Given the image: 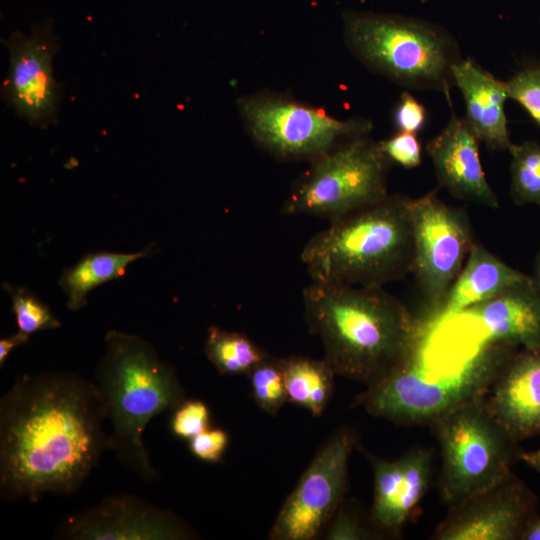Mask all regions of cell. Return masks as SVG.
Wrapping results in <instances>:
<instances>
[{"label":"cell","mask_w":540,"mask_h":540,"mask_svg":"<svg viewBox=\"0 0 540 540\" xmlns=\"http://www.w3.org/2000/svg\"><path fill=\"white\" fill-rule=\"evenodd\" d=\"M106 419L95 382L64 371L19 376L0 399V498L75 493L108 449Z\"/></svg>","instance_id":"cell-1"},{"label":"cell","mask_w":540,"mask_h":540,"mask_svg":"<svg viewBox=\"0 0 540 540\" xmlns=\"http://www.w3.org/2000/svg\"><path fill=\"white\" fill-rule=\"evenodd\" d=\"M305 320L336 375L373 385L395 370L424 333L422 319L383 288L313 282L303 290Z\"/></svg>","instance_id":"cell-2"},{"label":"cell","mask_w":540,"mask_h":540,"mask_svg":"<svg viewBox=\"0 0 540 540\" xmlns=\"http://www.w3.org/2000/svg\"><path fill=\"white\" fill-rule=\"evenodd\" d=\"M95 375L111 423L108 449L143 482L157 481L160 475L143 434L153 417L174 410L185 400L175 369L144 338L110 330Z\"/></svg>","instance_id":"cell-3"},{"label":"cell","mask_w":540,"mask_h":540,"mask_svg":"<svg viewBox=\"0 0 540 540\" xmlns=\"http://www.w3.org/2000/svg\"><path fill=\"white\" fill-rule=\"evenodd\" d=\"M411 198L384 199L330 221L304 246L301 260L311 281L383 288L412 272Z\"/></svg>","instance_id":"cell-4"},{"label":"cell","mask_w":540,"mask_h":540,"mask_svg":"<svg viewBox=\"0 0 540 540\" xmlns=\"http://www.w3.org/2000/svg\"><path fill=\"white\" fill-rule=\"evenodd\" d=\"M424 334V333H423ZM423 335L407 358L387 377L367 386L354 405L398 425H431L456 407L485 396L518 348L491 343L460 367L434 362Z\"/></svg>","instance_id":"cell-5"},{"label":"cell","mask_w":540,"mask_h":540,"mask_svg":"<svg viewBox=\"0 0 540 540\" xmlns=\"http://www.w3.org/2000/svg\"><path fill=\"white\" fill-rule=\"evenodd\" d=\"M343 35L349 51L372 72L408 89L441 92L451 106L452 67L462 58L443 27L415 17L350 11Z\"/></svg>","instance_id":"cell-6"},{"label":"cell","mask_w":540,"mask_h":540,"mask_svg":"<svg viewBox=\"0 0 540 540\" xmlns=\"http://www.w3.org/2000/svg\"><path fill=\"white\" fill-rule=\"evenodd\" d=\"M430 427L439 447V489L447 506L499 482L521 460L519 442L491 414L485 396L456 407Z\"/></svg>","instance_id":"cell-7"},{"label":"cell","mask_w":540,"mask_h":540,"mask_svg":"<svg viewBox=\"0 0 540 540\" xmlns=\"http://www.w3.org/2000/svg\"><path fill=\"white\" fill-rule=\"evenodd\" d=\"M491 343L540 349V295L532 277L426 329L432 359L459 367Z\"/></svg>","instance_id":"cell-8"},{"label":"cell","mask_w":540,"mask_h":540,"mask_svg":"<svg viewBox=\"0 0 540 540\" xmlns=\"http://www.w3.org/2000/svg\"><path fill=\"white\" fill-rule=\"evenodd\" d=\"M390 160L378 142L361 136L312 160L283 204L287 215L330 221L384 199Z\"/></svg>","instance_id":"cell-9"},{"label":"cell","mask_w":540,"mask_h":540,"mask_svg":"<svg viewBox=\"0 0 540 540\" xmlns=\"http://www.w3.org/2000/svg\"><path fill=\"white\" fill-rule=\"evenodd\" d=\"M237 105L255 142L283 159L313 160L342 141L366 136L372 128L368 120H340L323 109L272 94L247 95Z\"/></svg>","instance_id":"cell-10"},{"label":"cell","mask_w":540,"mask_h":540,"mask_svg":"<svg viewBox=\"0 0 540 540\" xmlns=\"http://www.w3.org/2000/svg\"><path fill=\"white\" fill-rule=\"evenodd\" d=\"M414 254L412 274L426 304L429 326L442 308L475 240L466 213L429 192L411 198Z\"/></svg>","instance_id":"cell-11"},{"label":"cell","mask_w":540,"mask_h":540,"mask_svg":"<svg viewBox=\"0 0 540 540\" xmlns=\"http://www.w3.org/2000/svg\"><path fill=\"white\" fill-rule=\"evenodd\" d=\"M356 442L345 427L323 444L281 507L270 539L312 540L321 534L343 502Z\"/></svg>","instance_id":"cell-12"},{"label":"cell","mask_w":540,"mask_h":540,"mask_svg":"<svg viewBox=\"0 0 540 540\" xmlns=\"http://www.w3.org/2000/svg\"><path fill=\"white\" fill-rule=\"evenodd\" d=\"M537 516V498L513 472L448 506L432 540H521Z\"/></svg>","instance_id":"cell-13"},{"label":"cell","mask_w":540,"mask_h":540,"mask_svg":"<svg viewBox=\"0 0 540 540\" xmlns=\"http://www.w3.org/2000/svg\"><path fill=\"white\" fill-rule=\"evenodd\" d=\"M3 44L10 64L1 88L2 98L30 125L44 128L54 124L61 92L52 65L59 43L51 27H36L30 35L16 32Z\"/></svg>","instance_id":"cell-14"},{"label":"cell","mask_w":540,"mask_h":540,"mask_svg":"<svg viewBox=\"0 0 540 540\" xmlns=\"http://www.w3.org/2000/svg\"><path fill=\"white\" fill-rule=\"evenodd\" d=\"M55 538L68 540H188L195 531L171 511L121 493L63 519Z\"/></svg>","instance_id":"cell-15"},{"label":"cell","mask_w":540,"mask_h":540,"mask_svg":"<svg viewBox=\"0 0 540 540\" xmlns=\"http://www.w3.org/2000/svg\"><path fill=\"white\" fill-rule=\"evenodd\" d=\"M371 464L374 486L369 521L380 536H399L430 487L433 454L415 447L395 460L371 457Z\"/></svg>","instance_id":"cell-16"},{"label":"cell","mask_w":540,"mask_h":540,"mask_svg":"<svg viewBox=\"0 0 540 540\" xmlns=\"http://www.w3.org/2000/svg\"><path fill=\"white\" fill-rule=\"evenodd\" d=\"M479 139L465 117L452 114L443 130L430 139L426 151L440 187L456 199L497 209L479 155Z\"/></svg>","instance_id":"cell-17"},{"label":"cell","mask_w":540,"mask_h":540,"mask_svg":"<svg viewBox=\"0 0 540 540\" xmlns=\"http://www.w3.org/2000/svg\"><path fill=\"white\" fill-rule=\"evenodd\" d=\"M485 402L518 442L540 436V349L517 350L492 382Z\"/></svg>","instance_id":"cell-18"},{"label":"cell","mask_w":540,"mask_h":540,"mask_svg":"<svg viewBox=\"0 0 540 540\" xmlns=\"http://www.w3.org/2000/svg\"><path fill=\"white\" fill-rule=\"evenodd\" d=\"M452 74L465 102V119L479 141L491 150H508L512 142L505 114L507 83L471 58L455 63Z\"/></svg>","instance_id":"cell-19"},{"label":"cell","mask_w":540,"mask_h":540,"mask_svg":"<svg viewBox=\"0 0 540 540\" xmlns=\"http://www.w3.org/2000/svg\"><path fill=\"white\" fill-rule=\"evenodd\" d=\"M528 278L530 276L509 266L475 241L442 308L427 328L430 329Z\"/></svg>","instance_id":"cell-20"},{"label":"cell","mask_w":540,"mask_h":540,"mask_svg":"<svg viewBox=\"0 0 540 540\" xmlns=\"http://www.w3.org/2000/svg\"><path fill=\"white\" fill-rule=\"evenodd\" d=\"M154 244L137 252H91L66 268L59 286L66 296V306L78 311L87 304L88 294L99 285L122 277L129 264L154 254Z\"/></svg>","instance_id":"cell-21"},{"label":"cell","mask_w":540,"mask_h":540,"mask_svg":"<svg viewBox=\"0 0 540 540\" xmlns=\"http://www.w3.org/2000/svg\"><path fill=\"white\" fill-rule=\"evenodd\" d=\"M288 401L320 416L327 407L336 375L325 359L304 356L282 358Z\"/></svg>","instance_id":"cell-22"},{"label":"cell","mask_w":540,"mask_h":540,"mask_svg":"<svg viewBox=\"0 0 540 540\" xmlns=\"http://www.w3.org/2000/svg\"><path fill=\"white\" fill-rule=\"evenodd\" d=\"M204 353L214 367L225 375H248L269 355L246 335L216 326L208 328Z\"/></svg>","instance_id":"cell-23"},{"label":"cell","mask_w":540,"mask_h":540,"mask_svg":"<svg viewBox=\"0 0 540 540\" xmlns=\"http://www.w3.org/2000/svg\"><path fill=\"white\" fill-rule=\"evenodd\" d=\"M510 196L517 205L540 206V144L527 140L511 144Z\"/></svg>","instance_id":"cell-24"},{"label":"cell","mask_w":540,"mask_h":540,"mask_svg":"<svg viewBox=\"0 0 540 540\" xmlns=\"http://www.w3.org/2000/svg\"><path fill=\"white\" fill-rule=\"evenodd\" d=\"M252 397L260 409L275 415L288 401L282 358L268 355L247 375Z\"/></svg>","instance_id":"cell-25"},{"label":"cell","mask_w":540,"mask_h":540,"mask_svg":"<svg viewBox=\"0 0 540 540\" xmlns=\"http://www.w3.org/2000/svg\"><path fill=\"white\" fill-rule=\"evenodd\" d=\"M3 289L10 296L19 331L31 335L37 331L61 327V322L50 307L29 289L9 283H4Z\"/></svg>","instance_id":"cell-26"},{"label":"cell","mask_w":540,"mask_h":540,"mask_svg":"<svg viewBox=\"0 0 540 540\" xmlns=\"http://www.w3.org/2000/svg\"><path fill=\"white\" fill-rule=\"evenodd\" d=\"M506 83L509 98L518 102L540 126V61L526 65Z\"/></svg>","instance_id":"cell-27"},{"label":"cell","mask_w":540,"mask_h":540,"mask_svg":"<svg viewBox=\"0 0 540 540\" xmlns=\"http://www.w3.org/2000/svg\"><path fill=\"white\" fill-rule=\"evenodd\" d=\"M209 425V409L204 402L196 399H185L173 410L170 420L171 432L176 437L188 441L210 428Z\"/></svg>","instance_id":"cell-28"},{"label":"cell","mask_w":540,"mask_h":540,"mask_svg":"<svg viewBox=\"0 0 540 540\" xmlns=\"http://www.w3.org/2000/svg\"><path fill=\"white\" fill-rule=\"evenodd\" d=\"M328 525L326 539L329 540H364L380 536L349 506L340 505Z\"/></svg>","instance_id":"cell-29"},{"label":"cell","mask_w":540,"mask_h":540,"mask_svg":"<svg viewBox=\"0 0 540 540\" xmlns=\"http://www.w3.org/2000/svg\"><path fill=\"white\" fill-rule=\"evenodd\" d=\"M381 151L390 160L404 168L421 164L422 147L416 133L399 131L389 139L378 142Z\"/></svg>","instance_id":"cell-30"},{"label":"cell","mask_w":540,"mask_h":540,"mask_svg":"<svg viewBox=\"0 0 540 540\" xmlns=\"http://www.w3.org/2000/svg\"><path fill=\"white\" fill-rule=\"evenodd\" d=\"M228 443L229 435L225 430L208 428L189 440V448L198 459L217 463L221 461Z\"/></svg>","instance_id":"cell-31"},{"label":"cell","mask_w":540,"mask_h":540,"mask_svg":"<svg viewBox=\"0 0 540 540\" xmlns=\"http://www.w3.org/2000/svg\"><path fill=\"white\" fill-rule=\"evenodd\" d=\"M424 106L410 93L404 92L394 111V122L398 131L418 133L426 123Z\"/></svg>","instance_id":"cell-32"},{"label":"cell","mask_w":540,"mask_h":540,"mask_svg":"<svg viewBox=\"0 0 540 540\" xmlns=\"http://www.w3.org/2000/svg\"><path fill=\"white\" fill-rule=\"evenodd\" d=\"M30 335L17 331L15 334L0 340V367L6 362L8 355L18 346L24 345L29 341Z\"/></svg>","instance_id":"cell-33"},{"label":"cell","mask_w":540,"mask_h":540,"mask_svg":"<svg viewBox=\"0 0 540 540\" xmlns=\"http://www.w3.org/2000/svg\"><path fill=\"white\" fill-rule=\"evenodd\" d=\"M521 461L540 474V448L534 451H522Z\"/></svg>","instance_id":"cell-34"},{"label":"cell","mask_w":540,"mask_h":540,"mask_svg":"<svg viewBox=\"0 0 540 540\" xmlns=\"http://www.w3.org/2000/svg\"><path fill=\"white\" fill-rule=\"evenodd\" d=\"M521 540H540V517L538 515L528 524Z\"/></svg>","instance_id":"cell-35"},{"label":"cell","mask_w":540,"mask_h":540,"mask_svg":"<svg viewBox=\"0 0 540 540\" xmlns=\"http://www.w3.org/2000/svg\"><path fill=\"white\" fill-rule=\"evenodd\" d=\"M535 287L540 295V251L538 252L535 265V276L532 278Z\"/></svg>","instance_id":"cell-36"}]
</instances>
